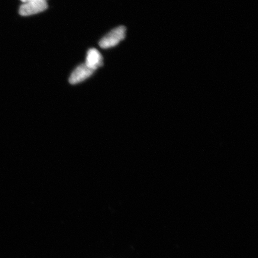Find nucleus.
<instances>
[{
    "instance_id": "obj_5",
    "label": "nucleus",
    "mask_w": 258,
    "mask_h": 258,
    "mask_svg": "<svg viewBox=\"0 0 258 258\" xmlns=\"http://www.w3.org/2000/svg\"><path fill=\"white\" fill-rule=\"evenodd\" d=\"M21 2L25 3H27L29 2H33V1H46V0H21Z\"/></svg>"
},
{
    "instance_id": "obj_1",
    "label": "nucleus",
    "mask_w": 258,
    "mask_h": 258,
    "mask_svg": "<svg viewBox=\"0 0 258 258\" xmlns=\"http://www.w3.org/2000/svg\"><path fill=\"white\" fill-rule=\"evenodd\" d=\"M125 31L126 28L124 26L114 29L100 41V47L108 48L117 46L121 41L124 39Z\"/></svg>"
},
{
    "instance_id": "obj_2",
    "label": "nucleus",
    "mask_w": 258,
    "mask_h": 258,
    "mask_svg": "<svg viewBox=\"0 0 258 258\" xmlns=\"http://www.w3.org/2000/svg\"><path fill=\"white\" fill-rule=\"evenodd\" d=\"M47 8L46 1L29 2L21 6L19 14L24 16H30L46 11Z\"/></svg>"
},
{
    "instance_id": "obj_3",
    "label": "nucleus",
    "mask_w": 258,
    "mask_h": 258,
    "mask_svg": "<svg viewBox=\"0 0 258 258\" xmlns=\"http://www.w3.org/2000/svg\"><path fill=\"white\" fill-rule=\"evenodd\" d=\"M95 71L90 69L86 64H82L77 68L71 75L69 82L72 85H76L91 76Z\"/></svg>"
},
{
    "instance_id": "obj_4",
    "label": "nucleus",
    "mask_w": 258,
    "mask_h": 258,
    "mask_svg": "<svg viewBox=\"0 0 258 258\" xmlns=\"http://www.w3.org/2000/svg\"><path fill=\"white\" fill-rule=\"evenodd\" d=\"M85 64L86 66L94 71L102 66V57L98 50L95 48H91L88 51Z\"/></svg>"
}]
</instances>
